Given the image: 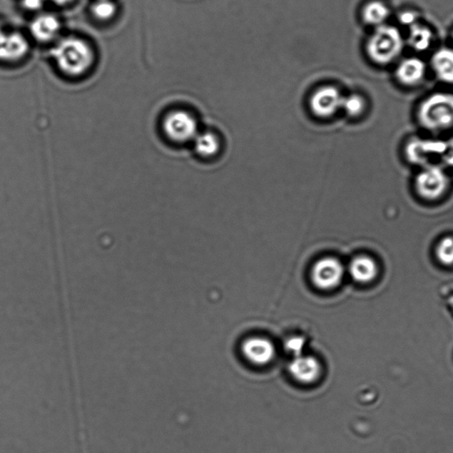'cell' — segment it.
<instances>
[{
    "mask_svg": "<svg viewBox=\"0 0 453 453\" xmlns=\"http://www.w3.org/2000/svg\"><path fill=\"white\" fill-rule=\"evenodd\" d=\"M432 64L437 76L442 81L453 83V50L443 48L432 58Z\"/></svg>",
    "mask_w": 453,
    "mask_h": 453,
    "instance_id": "cell-15",
    "label": "cell"
},
{
    "mask_svg": "<svg viewBox=\"0 0 453 453\" xmlns=\"http://www.w3.org/2000/svg\"><path fill=\"white\" fill-rule=\"evenodd\" d=\"M91 11L96 18L106 21L111 19L116 14V6L111 0H98L92 6Z\"/></svg>",
    "mask_w": 453,
    "mask_h": 453,
    "instance_id": "cell-20",
    "label": "cell"
},
{
    "mask_svg": "<svg viewBox=\"0 0 453 453\" xmlns=\"http://www.w3.org/2000/svg\"><path fill=\"white\" fill-rule=\"evenodd\" d=\"M341 108L350 116H358L365 108L364 99L359 95H350L342 98Z\"/></svg>",
    "mask_w": 453,
    "mask_h": 453,
    "instance_id": "cell-21",
    "label": "cell"
},
{
    "mask_svg": "<svg viewBox=\"0 0 453 453\" xmlns=\"http://www.w3.org/2000/svg\"><path fill=\"white\" fill-rule=\"evenodd\" d=\"M58 67L67 75L78 76L91 68L94 56L87 43L79 39L61 40L51 50Z\"/></svg>",
    "mask_w": 453,
    "mask_h": 453,
    "instance_id": "cell-1",
    "label": "cell"
},
{
    "mask_svg": "<svg viewBox=\"0 0 453 453\" xmlns=\"http://www.w3.org/2000/svg\"><path fill=\"white\" fill-rule=\"evenodd\" d=\"M45 0H21V4L25 9L36 11L41 9Z\"/></svg>",
    "mask_w": 453,
    "mask_h": 453,
    "instance_id": "cell-24",
    "label": "cell"
},
{
    "mask_svg": "<svg viewBox=\"0 0 453 453\" xmlns=\"http://www.w3.org/2000/svg\"><path fill=\"white\" fill-rule=\"evenodd\" d=\"M51 1L57 4V5L63 6L67 5V4L70 2H72L73 0H51Z\"/></svg>",
    "mask_w": 453,
    "mask_h": 453,
    "instance_id": "cell-26",
    "label": "cell"
},
{
    "mask_svg": "<svg viewBox=\"0 0 453 453\" xmlns=\"http://www.w3.org/2000/svg\"><path fill=\"white\" fill-rule=\"evenodd\" d=\"M29 44L20 33H5L0 35V61H16L28 53Z\"/></svg>",
    "mask_w": 453,
    "mask_h": 453,
    "instance_id": "cell-9",
    "label": "cell"
},
{
    "mask_svg": "<svg viewBox=\"0 0 453 453\" xmlns=\"http://www.w3.org/2000/svg\"><path fill=\"white\" fill-rule=\"evenodd\" d=\"M345 268L335 258H324L315 263L312 270V279L320 289L330 290L340 285Z\"/></svg>",
    "mask_w": 453,
    "mask_h": 453,
    "instance_id": "cell-7",
    "label": "cell"
},
{
    "mask_svg": "<svg viewBox=\"0 0 453 453\" xmlns=\"http://www.w3.org/2000/svg\"><path fill=\"white\" fill-rule=\"evenodd\" d=\"M195 140V149L200 156H212L218 152L219 142L216 136L209 132L198 134Z\"/></svg>",
    "mask_w": 453,
    "mask_h": 453,
    "instance_id": "cell-18",
    "label": "cell"
},
{
    "mask_svg": "<svg viewBox=\"0 0 453 453\" xmlns=\"http://www.w3.org/2000/svg\"><path fill=\"white\" fill-rule=\"evenodd\" d=\"M242 349L246 358L257 365L270 362L275 355L274 345L263 337L249 338L244 342Z\"/></svg>",
    "mask_w": 453,
    "mask_h": 453,
    "instance_id": "cell-10",
    "label": "cell"
},
{
    "mask_svg": "<svg viewBox=\"0 0 453 453\" xmlns=\"http://www.w3.org/2000/svg\"><path fill=\"white\" fill-rule=\"evenodd\" d=\"M388 16V9L384 4L378 1L368 4L363 11L365 21L371 25L382 26Z\"/></svg>",
    "mask_w": 453,
    "mask_h": 453,
    "instance_id": "cell-17",
    "label": "cell"
},
{
    "mask_svg": "<svg viewBox=\"0 0 453 453\" xmlns=\"http://www.w3.org/2000/svg\"><path fill=\"white\" fill-rule=\"evenodd\" d=\"M350 275L360 283H367L373 281L378 274L377 263L368 256L355 258L349 266Z\"/></svg>",
    "mask_w": 453,
    "mask_h": 453,
    "instance_id": "cell-13",
    "label": "cell"
},
{
    "mask_svg": "<svg viewBox=\"0 0 453 453\" xmlns=\"http://www.w3.org/2000/svg\"><path fill=\"white\" fill-rule=\"evenodd\" d=\"M289 370L296 380L308 384L318 378L320 365L314 357L300 355L295 357L290 364Z\"/></svg>",
    "mask_w": 453,
    "mask_h": 453,
    "instance_id": "cell-11",
    "label": "cell"
},
{
    "mask_svg": "<svg viewBox=\"0 0 453 453\" xmlns=\"http://www.w3.org/2000/svg\"><path fill=\"white\" fill-rule=\"evenodd\" d=\"M432 40V33L429 29L417 24L411 26L409 44L414 50L422 51L428 49Z\"/></svg>",
    "mask_w": 453,
    "mask_h": 453,
    "instance_id": "cell-16",
    "label": "cell"
},
{
    "mask_svg": "<svg viewBox=\"0 0 453 453\" xmlns=\"http://www.w3.org/2000/svg\"><path fill=\"white\" fill-rule=\"evenodd\" d=\"M448 184L447 175L436 165L425 167L415 179L416 190L419 196L428 200H437L443 196Z\"/></svg>",
    "mask_w": 453,
    "mask_h": 453,
    "instance_id": "cell-6",
    "label": "cell"
},
{
    "mask_svg": "<svg viewBox=\"0 0 453 453\" xmlns=\"http://www.w3.org/2000/svg\"><path fill=\"white\" fill-rule=\"evenodd\" d=\"M162 131L169 140L184 143L193 140L198 135L196 120L185 111H174L164 117L161 123Z\"/></svg>",
    "mask_w": 453,
    "mask_h": 453,
    "instance_id": "cell-4",
    "label": "cell"
},
{
    "mask_svg": "<svg viewBox=\"0 0 453 453\" xmlns=\"http://www.w3.org/2000/svg\"><path fill=\"white\" fill-rule=\"evenodd\" d=\"M60 28V21L53 14H41L32 21L31 32L39 41L47 42L56 36Z\"/></svg>",
    "mask_w": 453,
    "mask_h": 453,
    "instance_id": "cell-12",
    "label": "cell"
},
{
    "mask_svg": "<svg viewBox=\"0 0 453 453\" xmlns=\"http://www.w3.org/2000/svg\"><path fill=\"white\" fill-rule=\"evenodd\" d=\"M401 24L404 25H414L416 21V16L414 13L404 12L399 16Z\"/></svg>",
    "mask_w": 453,
    "mask_h": 453,
    "instance_id": "cell-25",
    "label": "cell"
},
{
    "mask_svg": "<svg viewBox=\"0 0 453 453\" xmlns=\"http://www.w3.org/2000/svg\"><path fill=\"white\" fill-rule=\"evenodd\" d=\"M436 255L438 261L444 266L453 265V238L447 237L438 243L436 249Z\"/></svg>",
    "mask_w": 453,
    "mask_h": 453,
    "instance_id": "cell-19",
    "label": "cell"
},
{
    "mask_svg": "<svg viewBox=\"0 0 453 453\" xmlns=\"http://www.w3.org/2000/svg\"><path fill=\"white\" fill-rule=\"evenodd\" d=\"M425 73V64L419 58H410L401 62L397 76L406 86H415L421 82Z\"/></svg>",
    "mask_w": 453,
    "mask_h": 453,
    "instance_id": "cell-14",
    "label": "cell"
},
{
    "mask_svg": "<svg viewBox=\"0 0 453 453\" xmlns=\"http://www.w3.org/2000/svg\"><path fill=\"white\" fill-rule=\"evenodd\" d=\"M342 98L336 88L327 86L320 88L312 96L310 106L312 111L320 117H330L342 108Z\"/></svg>",
    "mask_w": 453,
    "mask_h": 453,
    "instance_id": "cell-8",
    "label": "cell"
},
{
    "mask_svg": "<svg viewBox=\"0 0 453 453\" xmlns=\"http://www.w3.org/2000/svg\"><path fill=\"white\" fill-rule=\"evenodd\" d=\"M447 146V141L443 140L414 139L407 143V157L412 163L429 167L442 162Z\"/></svg>",
    "mask_w": 453,
    "mask_h": 453,
    "instance_id": "cell-5",
    "label": "cell"
},
{
    "mask_svg": "<svg viewBox=\"0 0 453 453\" xmlns=\"http://www.w3.org/2000/svg\"><path fill=\"white\" fill-rule=\"evenodd\" d=\"M442 163L453 167V139L447 141V150H445Z\"/></svg>",
    "mask_w": 453,
    "mask_h": 453,
    "instance_id": "cell-23",
    "label": "cell"
},
{
    "mask_svg": "<svg viewBox=\"0 0 453 453\" xmlns=\"http://www.w3.org/2000/svg\"><path fill=\"white\" fill-rule=\"evenodd\" d=\"M305 345V341L303 337H292L286 341L285 349L287 352L292 353L295 358V357L303 355Z\"/></svg>",
    "mask_w": 453,
    "mask_h": 453,
    "instance_id": "cell-22",
    "label": "cell"
},
{
    "mask_svg": "<svg viewBox=\"0 0 453 453\" xmlns=\"http://www.w3.org/2000/svg\"><path fill=\"white\" fill-rule=\"evenodd\" d=\"M403 39L399 29L392 26H379L367 44V53L378 64L390 63L399 56Z\"/></svg>",
    "mask_w": 453,
    "mask_h": 453,
    "instance_id": "cell-3",
    "label": "cell"
},
{
    "mask_svg": "<svg viewBox=\"0 0 453 453\" xmlns=\"http://www.w3.org/2000/svg\"><path fill=\"white\" fill-rule=\"evenodd\" d=\"M419 123L429 131H445L453 127V95L430 96L419 109Z\"/></svg>",
    "mask_w": 453,
    "mask_h": 453,
    "instance_id": "cell-2",
    "label": "cell"
}]
</instances>
